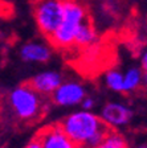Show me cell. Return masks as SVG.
I'll return each mask as SVG.
<instances>
[{"mask_svg": "<svg viewBox=\"0 0 147 148\" xmlns=\"http://www.w3.org/2000/svg\"><path fill=\"white\" fill-rule=\"evenodd\" d=\"M60 126L77 148H94L110 131L101 118L88 110L68 115Z\"/></svg>", "mask_w": 147, "mask_h": 148, "instance_id": "obj_1", "label": "cell"}, {"mask_svg": "<svg viewBox=\"0 0 147 148\" xmlns=\"http://www.w3.org/2000/svg\"><path fill=\"white\" fill-rule=\"evenodd\" d=\"M8 107L15 118L21 122H35L45 112V101L29 83H24L11 90L7 97Z\"/></svg>", "mask_w": 147, "mask_h": 148, "instance_id": "obj_2", "label": "cell"}, {"mask_svg": "<svg viewBox=\"0 0 147 148\" xmlns=\"http://www.w3.org/2000/svg\"><path fill=\"white\" fill-rule=\"evenodd\" d=\"M88 17L86 9L74 0H64V16L60 27L48 40L55 48L68 50L74 46V34L77 27Z\"/></svg>", "mask_w": 147, "mask_h": 148, "instance_id": "obj_3", "label": "cell"}, {"mask_svg": "<svg viewBox=\"0 0 147 148\" xmlns=\"http://www.w3.org/2000/svg\"><path fill=\"white\" fill-rule=\"evenodd\" d=\"M33 12L39 31L49 38L62 21L64 0H35Z\"/></svg>", "mask_w": 147, "mask_h": 148, "instance_id": "obj_4", "label": "cell"}, {"mask_svg": "<svg viewBox=\"0 0 147 148\" xmlns=\"http://www.w3.org/2000/svg\"><path fill=\"white\" fill-rule=\"evenodd\" d=\"M52 101L57 106L62 107H72L80 105L84 97L86 95L85 87L81 82L77 81H62L60 86L50 94Z\"/></svg>", "mask_w": 147, "mask_h": 148, "instance_id": "obj_5", "label": "cell"}, {"mask_svg": "<svg viewBox=\"0 0 147 148\" xmlns=\"http://www.w3.org/2000/svg\"><path fill=\"white\" fill-rule=\"evenodd\" d=\"M99 118L110 130H115L130 123L133 110L122 102H109L102 107Z\"/></svg>", "mask_w": 147, "mask_h": 148, "instance_id": "obj_6", "label": "cell"}, {"mask_svg": "<svg viewBox=\"0 0 147 148\" xmlns=\"http://www.w3.org/2000/svg\"><path fill=\"white\" fill-rule=\"evenodd\" d=\"M36 139L43 148H77V145L68 138L60 124H49L37 132Z\"/></svg>", "mask_w": 147, "mask_h": 148, "instance_id": "obj_7", "label": "cell"}, {"mask_svg": "<svg viewBox=\"0 0 147 148\" xmlns=\"http://www.w3.org/2000/svg\"><path fill=\"white\" fill-rule=\"evenodd\" d=\"M62 82L61 73L55 70L41 71L31 79L29 85L33 90H36L40 95H50Z\"/></svg>", "mask_w": 147, "mask_h": 148, "instance_id": "obj_8", "label": "cell"}, {"mask_svg": "<svg viewBox=\"0 0 147 148\" xmlns=\"http://www.w3.org/2000/svg\"><path fill=\"white\" fill-rule=\"evenodd\" d=\"M20 57L27 62L45 64L52 57V50L48 45L37 41H29L24 44L20 49Z\"/></svg>", "mask_w": 147, "mask_h": 148, "instance_id": "obj_9", "label": "cell"}, {"mask_svg": "<svg viewBox=\"0 0 147 148\" xmlns=\"http://www.w3.org/2000/svg\"><path fill=\"white\" fill-rule=\"evenodd\" d=\"M97 41V32L92 21L86 17L78 27L74 34V46L78 48H89Z\"/></svg>", "mask_w": 147, "mask_h": 148, "instance_id": "obj_10", "label": "cell"}, {"mask_svg": "<svg viewBox=\"0 0 147 148\" xmlns=\"http://www.w3.org/2000/svg\"><path fill=\"white\" fill-rule=\"evenodd\" d=\"M144 79V71L139 68H130L123 73V91L126 94L141 89Z\"/></svg>", "mask_w": 147, "mask_h": 148, "instance_id": "obj_11", "label": "cell"}, {"mask_svg": "<svg viewBox=\"0 0 147 148\" xmlns=\"http://www.w3.org/2000/svg\"><path fill=\"white\" fill-rule=\"evenodd\" d=\"M94 148H129V145H127L126 139L119 132L110 130L101 140V143L95 145Z\"/></svg>", "mask_w": 147, "mask_h": 148, "instance_id": "obj_12", "label": "cell"}, {"mask_svg": "<svg viewBox=\"0 0 147 148\" xmlns=\"http://www.w3.org/2000/svg\"><path fill=\"white\" fill-rule=\"evenodd\" d=\"M105 83L113 91L122 92L123 91V73H121L117 69H111V70L106 71V74H105Z\"/></svg>", "mask_w": 147, "mask_h": 148, "instance_id": "obj_13", "label": "cell"}, {"mask_svg": "<svg viewBox=\"0 0 147 148\" xmlns=\"http://www.w3.org/2000/svg\"><path fill=\"white\" fill-rule=\"evenodd\" d=\"M81 106H82V110H88V111H92L93 108L95 107V101L94 98H92V97H84V99L81 101L80 103Z\"/></svg>", "mask_w": 147, "mask_h": 148, "instance_id": "obj_14", "label": "cell"}, {"mask_svg": "<svg viewBox=\"0 0 147 148\" xmlns=\"http://www.w3.org/2000/svg\"><path fill=\"white\" fill-rule=\"evenodd\" d=\"M25 148H43V147H41L40 142H39V140L35 138L33 140H31V142H29L27 145H25Z\"/></svg>", "mask_w": 147, "mask_h": 148, "instance_id": "obj_15", "label": "cell"}, {"mask_svg": "<svg viewBox=\"0 0 147 148\" xmlns=\"http://www.w3.org/2000/svg\"><path fill=\"white\" fill-rule=\"evenodd\" d=\"M141 69L146 73V69H147V53L143 52L142 54V64H141Z\"/></svg>", "mask_w": 147, "mask_h": 148, "instance_id": "obj_16", "label": "cell"}, {"mask_svg": "<svg viewBox=\"0 0 147 148\" xmlns=\"http://www.w3.org/2000/svg\"><path fill=\"white\" fill-rule=\"evenodd\" d=\"M137 148H147V145L146 144H141V145H138Z\"/></svg>", "mask_w": 147, "mask_h": 148, "instance_id": "obj_17", "label": "cell"}]
</instances>
